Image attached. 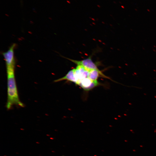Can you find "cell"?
<instances>
[{
  "label": "cell",
  "mask_w": 156,
  "mask_h": 156,
  "mask_svg": "<svg viewBox=\"0 0 156 156\" xmlns=\"http://www.w3.org/2000/svg\"><path fill=\"white\" fill-rule=\"evenodd\" d=\"M99 84V83L98 82H94L89 78L87 77L81 80L77 85L79 86L84 90L88 91Z\"/></svg>",
  "instance_id": "5b68a950"
},
{
  "label": "cell",
  "mask_w": 156,
  "mask_h": 156,
  "mask_svg": "<svg viewBox=\"0 0 156 156\" xmlns=\"http://www.w3.org/2000/svg\"><path fill=\"white\" fill-rule=\"evenodd\" d=\"M16 46V43H13L7 51L2 53L5 62L6 68H15L16 61L14 55V50Z\"/></svg>",
  "instance_id": "7a4b0ae2"
},
{
  "label": "cell",
  "mask_w": 156,
  "mask_h": 156,
  "mask_svg": "<svg viewBox=\"0 0 156 156\" xmlns=\"http://www.w3.org/2000/svg\"><path fill=\"white\" fill-rule=\"evenodd\" d=\"M100 76L109 79L108 77L105 75L99 70H92L89 71L88 77L94 82H98L97 79Z\"/></svg>",
  "instance_id": "8992f818"
},
{
  "label": "cell",
  "mask_w": 156,
  "mask_h": 156,
  "mask_svg": "<svg viewBox=\"0 0 156 156\" xmlns=\"http://www.w3.org/2000/svg\"><path fill=\"white\" fill-rule=\"evenodd\" d=\"M66 80L73 82L76 84L77 80L74 73V68L69 71L63 77L54 80L55 82Z\"/></svg>",
  "instance_id": "52a82bcc"
},
{
  "label": "cell",
  "mask_w": 156,
  "mask_h": 156,
  "mask_svg": "<svg viewBox=\"0 0 156 156\" xmlns=\"http://www.w3.org/2000/svg\"><path fill=\"white\" fill-rule=\"evenodd\" d=\"M14 68H7V100L6 107L11 109L14 105L23 107L24 105L20 100L15 76Z\"/></svg>",
  "instance_id": "6da1fadb"
},
{
  "label": "cell",
  "mask_w": 156,
  "mask_h": 156,
  "mask_svg": "<svg viewBox=\"0 0 156 156\" xmlns=\"http://www.w3.org/2000/svg\"><path fill=\"white\" fill-rule=\"evenodd\" d=\"M65 58L76 64L77 66H82L88 70H99L96 64L93 61L90 56L87 59L81 60H74L68 58Z\"/></svg>",
  "instance_id": "3957f363"
},
{
  "label": "cell",
  "mask_w": 156,
  "mask_h": 156,
  "mask_svg": "<svg viewBox=\"0 0 156 156\" xmlns=\"http://www.w3.org/2000/svg\"><path fill=\"white\" fill-rule=\"evenodd\" d=\"M89 71L82 66H77L76 68H74L75 75L77 80L76 84L77 85L81 80L88 77Z\"/></svg>",
  "instance_id": "277c9868"
}]
</instances>
